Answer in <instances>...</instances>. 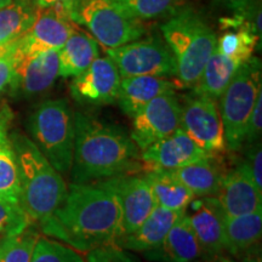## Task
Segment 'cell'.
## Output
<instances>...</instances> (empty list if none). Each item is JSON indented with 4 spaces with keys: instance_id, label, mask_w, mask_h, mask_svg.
<instances>
[{
    "instance_id": "f35d334b",
    "label": "cell",
    "mask_w": 262,
    "mask_h": 262,
    "mask_svg": "<svg viewBox=\"0 0 262 262\" xmlns=\"http://www.w3.org/2000/svg\"><path fill=\"white\" fill-rule=\"evenodd\" d=\"M241 262H262L261 260V251H260V245L255 247L247 253L242 255V261Z\"/></svg>"
},
{
    "instance_id": "484cf974",
    "label": "cell",
    "mask_w": 262,
    "mask_h": 262,
    "mask_svg": "<svg viewBox=\"0 0 262 262\" xmlns=\"http://www.w3.org/2000/svg\"><path fill=\"white\" fill-rule=\"evenodd\" d=\"M214 159L215 157H210L208 159L188 164V165L170 170V171L193 193L194 196H198V198L214 196L225 173L222 172L220 166L214 162Z\"/></svg>"
},
{
    "instance_id": "e575fe53",
    "label": "cell",
    "mask_w": 262,
    "mask_h": 262,
    "mask_svg": "<svg viewBox=\"0 0 262 262\" xmlns=\"http://www.w3.org/2000/svg\"><path fill=\"white\" fill-rule=\"evenodd\" d=\"M262 133V93L257 96L255 106L251 111L250 117L245 127V135L243 145H250V143L260 141Z\"/></svg>"
},
{
    "instance_id": "5b68a950",
    "label": "cell",
    "mask_w": 262,
    "mask_h": 262,
    "mask_svg": "<svg viewBox=\"0 0 262 262\" xmlns=\"http://www.w3.org/2000/svg\"><path fill=\"white\" fill-rule=\"evenodd\" d=\"M27 129L41 153L61 173H68L74 155V114L66 100H49L33 111Z\"/></svg>"
},
{
    "instance_id": "44dd1931",
    "label": "cell",
    "mask_w": 262,
    "mask_h": 262,
    "mask_svg": "<svg viewBox=\"0 0 262 262\" xmlns=\"http://www.w3.org/2000/svg\"><path fill=\"white\" fill-rule=\"evenodd\" d=\"M152 253L153 258L166 262H195L203 256L186 212L169 229L162 245Z\"/></svg>"
},
{
    "instance_id": "ffe728a7",
    "label": "cell",
    "mask_w": 262,
    "mask_h": 262,
    "mask_svg": "<svg viewBox=\"0 0 262 262\" xmlns=\"http://www.w3.org/2000/svg\"><path fill=\"white\" fill-rule=\"evenodd\" d=\"M14 112L6 102L0 106V199L19 203V179L16 153L11 140Z\"/></svg>"
},
{
    "instance_id": "ab89813d",
    "label": "cell",
    "mask_w": 262,
    "mask_h": 262,
    "mask_svg": "<svg viewBox=\"0 0 262 262\" xmlns=\"http://www.w3.org/2000/svg\"><path fill=\"white\" fill-rule=\"evenodd\" d=\"M206 262H235V261L233 258L226 256L224 254H217V255H214V256L206 258Z\"/></svg>"
},
{
    "instance_id": "8fae6325",
    "label": "cell",
    "mask_w": 262,
    "mask_h": 262,
    "mask_svg": "<svg viewBox=\"0 0 262 262\" xmlns=\"http://www.w3.org/2000/svg\"><path fill=\"white\" fill-rule=\"evenodd\" d=\"M131 140L145 150L175 133L181 124V102L175 91L159 95L133 117Z\"/></svg>"
},
{
    "instance_id": "4dcf8cb0",
    "label": "cell",
    "mask_w": 262,
    "mask_h": 262,
    "mask_svg": "<svg viewBox=\"0 0 262 262\" xmlns=\"http://www.w3.org/2000/svg\"><path fill=\"white\" fill-rule=\"evenodd\" d=\"M29 262H85V260L70 245L39 237Z\"/></svg>"
},
{
    "instance_id": "52a82bcc",
    "label": "cell",
    "mask_w": 262,
    "mask_h": 262,
    "mask_svg": "<svg viewBox=\"0 0 262 262\" xmlns=\"http://www.w3.org/2000/svg\"><path fill=\"white\" fill-rule=\"evenodd\" d=\"M71 18L89 29L106 50L135 41L146 33L142 22L126 17L112 0H78Z\"/></svg>"
},
{
    "instance_id": "2e32d148",
    "label": "cell",
    "mask_w": 262,
    "mask_h": 262,
    "mask_svg": "<svg viewBox=\"0 0 262 262\" xmlns=\"http://www.w3.org/2000/svg\"><path fill=\"white\" fill-rule=\"evenodd\" d=\"M227 217L251 214L262 210V189L241 163L225 172L214 195Z\"/></svg>"
},
{
    "instance_id": "60d3db41",
    "label": "cell",
    "mask_w": 262,
    "mask_h": 262,
    "mask_svg": "<svg viewBox=\"0 0 262 262\" xmlns=\"http://www.w3.org/2000/svg\"><path fill=\"white\" fill-rule=\"evenodd\" d=\"M15 0H0V9L5 8V6H8L11 4V3H14Z\"/></svg>"
},
{
    "instance_id": "ac0fdd59",
    "label": "cell",
    "mask_w": 262,
    "mask_h": 262,
    "mask_svg": "<svg viewBox=\"0 0 262 262\" xmlns=\"http://www.w3.org/2000/svg\"><path fill=\"white\" fill-rule=\"evenodd\" d=\"M178 88L176 81L158 75L123 78V80H120L117 102L127 117L133 118L153 98L175 91Z\"/></svg>"
},
{
    "instance_id": "cb8c5ba5",
    "label": "cell",
    "mask_w": 262,
    "mask_h": 262,
    "mask_svg": "<svg viewBox=\"0 0 262 262\" xmlns=\"http://www.w3.org/2000/svg\"><path fill=\"white\" fill-rule=\"evenodd\" d=\"M262 233V210L225 219L226 251L242 256L260 243Z\"/></svg>"
},
{
    "instance_id": "9a60e30c",
    "label": "cell",
    "mask_w": 262,
    "mask_h": 262,
    "mask_svg": "<svg viewBox=\"0 0 262 262\" xmlns=\"http://www.w3.org/2000/svg\"><path fill=\"white\" fill-rule=\"evenodd\" d=\"M58 77V50L40 52L31 57L15 54L14 77L10 83L11 93L21 96H34L45 93Z\"/></svg>"
},
{
    "instance_id": "74e56055",
    "label": "cell",
    "mask_w": 262,
    "mask_h": 262,
    "mask_svg": "<svg viewBox=\"0 0 262 262\" xmlns=\"http://www.w3.org/2000/svg\"><path fill=\"white\" fill-rule=\"evenodd\" d=\"M34 3V5L39 9H45V8H50V6H54L56 4H61L64 5L66 8L70 10V15L72 9L74 8V5L77 4L78 0H32Z\"/></svg>"
},
{
    "instance_id": "7a4b0ae2",
    "label": "cell",
    "mask_w": 262,
    "mask_h": 262,
    "mask_svg": "<svg viewBox=\"0 0 262 262\" xmlns=\"http://www.w3.org/2000/svg\"><path fill=\"white\" fill-rule=\"evenodd\" d=\"M74 155L71 176L74 183L131 173L140 166L139 148L119 127L88 114H74Z\"/></svg>"
},
{
    "instance_id": "4316f807",
    "label": "cell",
    "mask_w": 262,
    "mask_h": 262,
    "mask_svg": "<svg viewBox=\"0 0 262 262\" xmlns=\"http://www.w3.org/2000/svg\"><path fill=\"white\" fill-rule=\"evenodd\" d=\"M38 8L32 0H15L0 9V51L17 41L31 27Z\"/></svg>"
},
{
    "instance_id": "7c38bea8",
    "label": "cell",
    "mask_w": 262,
    "mask_h": 262,
    "mask_svg": "<svg viewBox=\"0 0 262 262\" xmlns=\"http://www.w3.org/2000/svg\"><path fill=\"white\" fill-rule=\"evenodd\" d=\"M122 77L110 57H97L71 84L72 97L81 104L102 106L117 102Z\"/></svg>"
},
{
    "instance_id": "5bb4252c",
    "label": "cell",
    "mask_w": 262,
    "mask_h": 262,
    "mask_svg": "<svg viewBox=\"0 0 262 262\" xmlns=\"http://www.w3.org/2000/svg\"><path fill=\"white\" fill-rule=\"evenodd\" d=\"M191 210L186 211L194 232L203 256L205 258L226 251V215L215 196H202L189 203Z\"/></svg>"
},
{
    "instance_id": "e0dca14e",
    "label": "cell",
    "mask_w": 262,
    "mask_h": 262,
    "mask_svg": "<svg viewBox=\"0 0 262 262\" xmlns=\"http://www.w3.org/2000/svg\"><path fill=\"white\" fill-rule=\"evenodd\" d=\"M210 158L179 127L165 139L142 150L141 162L148 170H175Z\"/></svg>"
},
{
    "instance_id": "9c48e42d",
    "label": "cell",
    "mask_w": 262,
    "mask_h": 262,
    "mask_svg": "<svg viewBox=\"0 0 262 262\" xmlns=\"http://www.w3.org/2000/svg\"><path fill=\"white\" fill-rule=\"evenodd\" d=\"M106 52L123 78L176 75V62L172 52L160 38L131 41L122 47L107 49Z\"/></svg>"
},
{
    "instance_id": "d6a6232c",
    "label": "cell",
    "mask_w": 262,
    "mask_h": 262,
    "mask_svg": "<svg viewBox=\"0 0 262 262\" xmlns=\"http://www.w3.org/2000/svg\"><path fill=\"white\" fill-rule=\"evenodd\" d=\"M85 262H137L136 258L117 244H104L86 251Z\"/></svg>"
},
{
    "instance_id": "1f68e13d",
    "label": "cell",
    "mask_w": 262,
    "mask_h": 262,
    "mask_svg": "<svg viewBox=\"0 0 262 262\" xmlns=\"http://www.w3.org/2000/svg\"><path fill=\"white\" fill-rule=\"evenodd\" d=\"M31 225L34 224L19 203L0 199V239L5 235L22 232Z\"/></svg>"
},
{
    "instance_id": "277c9868",
    "label": "cell",
    "mask_w": 262,
    "mask_h": 262,
    "mask_svg": "<svg viewBox=\"0 0 262 262\" xmlns=\"http://www.w3.org/2000/svg\"><path fill=\"white\" fill-rule=\"evenodd\" d=\"M176 62L179 88H193L216 49L217 37L194 9L180 8L160 26Z\"/></svg>"
},
{
    "instance_id": "836d02e7",
    "label": "cell",
    "mask_w": 262,
    "mask_h": 262,
    "mask_svg": "<svg viewBox=\"0 0 262 262\" xmlns=\"http://www.w3.org/2000/svg\"><path fill=\"white\" fill-rule=\"evenodd\" d=\"M241 164L254 180L255 185L262 189V149L260 141L248 145L245 158Z\"/></svg>"
},
{
    "instance_id": "f546056e",
    "label": "cell",
    "mask_w": 262,
    "mask_h": 262,
    "mask_svg": "<svg viewBox=\"0 0 262 262\" xmlns=\"http://www.w3.org/2000/svg\"><path fill=\"white\" fill-rule=\"evenodd\" d=\"M39 239L34 226L0 239V262H29Z\"/></svg>"
},
{
    "instance_id": "3957f363",
    "label": "cell",
    "mask_w": 262,
    "mask_h": 262,
    "mask_svg": "<svg viewBox=\"0 0 262 262\" xmlns=\"http://www.w3.org/2000/svg\"><path fill=\"white\" fill-rule=\"evenodd\" d=\"M19 179V205L33 224H42L54 215L67 195V186L47 157L21 133H11Z\"/></svg>"
},
{
    "instance_id": "ba28073f",
    "label": "cell",
    "mask_w": 262,
    "mask_h": 262,
    "mask_svg": "<svg viewBox=\"0 0 262 262\" xmlns=\"http://www.w3.org/2000/svg\"><path fill=\"white\" fill-rule=\"evenodd\" d=\"M185 134L210 157L227 152L220 108L215 98L194 94L181 104V124Z\"/></svg>"
},
{
    "instance_id": "f1b7e54d",
    "label": "cell",
    "mask_w": 262,
    "mask_h": 262,
    "mask_svg": "<svg viewBox=\"0 0 262 262\" xmlns=\"http://www.w3.org/2000/svg\"><path fill=\"white\" fill-rule=\"evenodd\" d=\"M261 45L260 38L253 29L242 28L238 31H227L217 39L216 49L232 60L244 63L253 56V52Z\"/></svg>"
},
{
    "instance_id": "d6986e66",
    "label": "cell",
    "mask_w": 262,
    "mask_h": 262,
    "mask_svg": "<svg viewBox=\"0 0 262 262\" xmlns=\"http://www.w3.org/2000/svg\"><path fill=\"white\" fill-rule=\"evenodd\" d=\"M185 212L172 211L157 205L148 217L133 233L116 242L118 247L133 251H152L162 245L169 229Z\"/></svg>"
},
{
    "instance_id": "30bf717a",
    "label": "cell",
    "mask_w": 262,
    "mask_h": 262,
    "mask_svg": "<svg viewBox=\"0 0 262 262\" xmlns=\"http://www.w3.org/2000/svg\"><path fill=\"white\" fill-rule=\"evenodd\" d=\"M77 26L64 5L38 8L32 26L17 40L16 56L31 57L44 51L60 50Z\"/></svg>"
},
{
    "instance_id": "4fadbf2b",
    "label": "cell",
    "mask_w": 262,
    "mask_h": 262,
    "mask_svg": "<svg viewBox=\"0 0 262 262\" xmlns=\"http://www.w3.org/2000/svg\"><path fill=\"white\" fill-rule=\"evenodd\" d=\"M119 196L122 209L120 237L135 232L157 206L155 195L145 175H125L111 178ZM118 238V239H119ZM117 239V241H118Z\"/></svg>"
},
{
    "instance_id": "8992f818",
    "label": "cell",
    "mask_w": 262,
    "mask_h": 262,
    "mask_svg": "<svg viewBox=\"0 0 262 262\" xmlns=\"http://www.w3.org/2000/svg\"><path fill=\"white\" fill-rule=\"evenodd\" d=\"M261 89V61L251 56L239 66L221 95L220 116L227 150L243 147L245 127Z\"/></svg>"
},
{
    "instance_id": "7402d4cb",
    "label": "cell",
    "mask_w": 262,
    "mask_h": 262,
    "mask_svg": "<svg viewBox=\"0 0 262 262\" xmlns=\"http://www.w3.org/2000/svg\"><path fill=\"white\" fill-rule=\"evenodd\" d=\"M98 57L97 41L79 25L58 50V77H77Z\"/></svg>"
},
{
    "instance_id": "8d00e7d4",
    "label": "cell",
    "mask_w": 262,
    "mask_h": 262,
    "mask_svg": "<svg viewBox=\"0 0 262 262\" xmlns=\"http://www.w3.org/2000/svg\"><path fill=\"white\" fill-rule=\"evenodd\" d=\"M221 2L233 12H241V14L251 15L257 9L255 0H221Z\"/></svg>"
},
{
    "instance_id": "603a6c76",
    "label": "cell",
    "mask_w": 262,
    "mask_h": 262,
    "mask_svg": "<svg viewBox=\"0 0 262 262\" xmlns=\"http://www.w3.org/2000/svg\"><path fill=\"white\" fill-rule=\"evenodd\" d=\"M145 178L152 188L157 205L168 210L186 212L189 203L195 198L170 170H148Z\"/></svg>"
},
{
    "instance_id": "83f0119b",
    "label": "cell",
    "mask_w": 262,
    "mask_h": 262,
    "mask_svg": "<svg viewBox=\"0 0 262 262\" xmlns=\"http://www.w3.org/2000/svg\"><path fill=\"white\" fill-rule=\"evenodd\" d=\"M113 4L131 19L148 21L171 16L181 8V0H112Z\"/></svg>"
},
{
    "instance_id": "d4e9b609",
    "label": "cell",
    "mask_w": 262,
    "mask_h": 262,
    "mask_svg": "<svg viewBox=\"0 0 262 262\" xmlns=\"http://www.w3.org/2000/svg\"><path fill=\"white\" fill-rule=\"evenodd\" d=\"M241 64L215 49L206 62L198 81L193 86V93L217 100L227 89Z\"/></svg>"
},
{
    "instance_id": "d590c367",
    "label": "cell",
    "mask_w": 262,
    "mask_h": 262,
    "mask_svg": "<svg viewBox=\"0 0 262 262\" xmlns=\"http://www.w3.org/2000/svg\"><path fill=\"white\" fill-rule=\"evenodd\" d=\"M16 44L17 41L0 51V93H3L5 88L9 86L14 77Z\"/></svg>"
},
{
    "instance_id": "6da1fadb",
    "label": "cell",
    "mask_w": 262,
    "mask_h": 262,
    "mask_svg": "<svg viewBox=\"0 0 262 262\" xmlns=\"http://www.w3.org/2000/svg\"><path fill=\"white\" fill-rule=\"evenodd\" d=\"M122 209L112 180L73 183L64 201L41 231L78 251L116 244L120 237Z\"/></svg>"
}]
</instances>
